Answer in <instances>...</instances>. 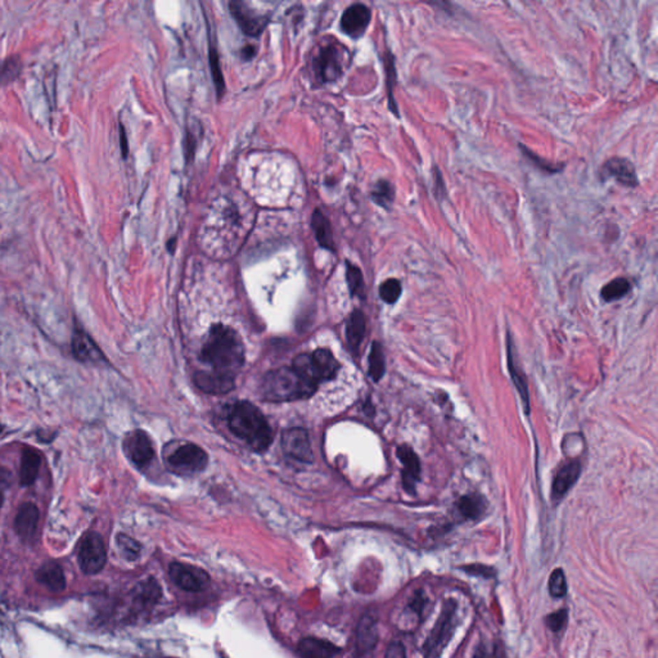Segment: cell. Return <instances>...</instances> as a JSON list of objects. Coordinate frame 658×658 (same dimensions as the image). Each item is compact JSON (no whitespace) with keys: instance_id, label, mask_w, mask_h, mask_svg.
I'll return each mask as SVG.
<instances>
[{"instance_id":"obj_7","label":"cell","mask_w":658,"mask_h":658,"mask_svg":"<svg viewBox=\"0 0 658 658\" xmlns=\"http://www.w3.org/2000/svg\"><path fill=\"white\" fill-rule=\"evenodd\" d=\"M78 562L81 572L85 575H96L105 569L107 549L103 538L98 532H89L81 540Z\"/></svg>"},{"instance_id":"obj_12","label":"cell","mask_w":658,"mask_h":658,"mask_svg":"<svg viewBox=\"0 0 658 658\" xmlns=\"http://www.w3.org/2000/svg\"><path fill=\"white\" fill-rule=\"evenodd\" d=\"M229 9L235 22L247 36L256 38L261 35V32L265 30L266 24H269V17L257 13L255 9L249 8L247 4L242 1H232L229 4Z\"/></svg>"},{"instance_id":"obj_14","label":"cell","mask_w":658,"mask_h":658,"mask_svg":"<svg viewBox=\"0 0 658 658\" xmlns=\"http://www.w3.org/2000/svg\"><path fill=\"white\" fill-rule=\"evenodd\" d=\"M599 177L602 180L615 179L618 183L629 188H635L639 185L633 162L624 157H612L606 161L599 170Z\"/></svg>"},{"instance_id":"obj_43","label":"cell","mask_w":658,"mask_h":658,"mask_svg":"<svg viewBox=\"0 0 658 658\" xmlns=\"http://www.w3.org/2000/svg\"><path fill=\"white\" fill-rule=\"evenodd\" d=\"M242 58L249 61V59H252L255 54H256V48L254 45H247L244 48L242 49Z\"/></svg>"},{"instance_id":"obj_26","label":"cell","mask_w":658,"mask_h":658,"mask_svg":"<svg viewBox=\"0 0 658 658\" xmlns=\"http://www.w3.org/2000/svg\"><path fill=\"white\" fill-rule=\"evenodd\" d=\"M365 329H367V326H365L364 314L361 313L360 310H355L351 314L347 327H346V337L353 351H358L359 346L361 345V341L365 335Z\"/></svg>"},{"instance_id":"obj_6","label":"cell","mask_w":658,"mask_h":658,"mask_svg":"<svg viewBox=\"0 0 658 658\" xmlns=\"http://www.w3.org/2000/svg\"><path fill=\"white\" fill-rule=\"evenodd\" d=\"M457 622V603L448 601L441 611L432 633L425 644V657L437 658L449 643Z\"/></svg>"},{"instance_id":"obj_36","label":"cell","mask_w":658,"mask_h":658,"mask_svg":"<svg viewBox=\"0 0 658 658\" xmlns=\"http://www.w3.org/2000/svg\"><path fill=\"white\" fill-rule=\"evenodd\" d=\"M402 283L397 279H387L379 287V296L387 304H395L402 295Z\"/></svg>"},{"instance_id":"obj_10","label":"cell","mask_w":658,"mask_h":658,"mask_svg":"<svg viewBox=\"0 0 658 658\" xmlns=\"http://www.w3.org/2000/svg\"><path fill=\"white\" fill-rule=\"evenodd\" d=\"M282 449L287 457L300 462L312 463L313 450L309 434L304 428H289L282 434Z\"/></svg>"},{"instance_id":"obj_5","label":"cell","mask_w":658,"mask_h":658,"mask_svg":"<svg viewBox=\"0 0 658 658\" xmlns=\"http://www.w3.org/2000/svg\"><path fill=\"white\" fill-rule=\"evenodd\" d=\"M165 465L177 476H193L209 465V455L196 444L182 442L165 454Z\"/></svg>"},{"instance_id":"obj_46","label":"cell","mask_w":658,"mask_h":658,"mask_svg":"<svg viewBox=\"0 0 658 658\" xmlns=\"http://www.w3.org/2000/svg\"><path fill=\"white\" fill-rule=\"evenodd\" d=\"M474 658H488V655H486L483 650H478V652L474 655Z\"/></svg>"},{"instance_id":"obj_42","label":"cell","mask_w":658,"mask_h":658,"mask_svg":"<svg viewBox=\"0 0 658 658\" xmlns=\"http://www.w3.org/2000/svg\"><path fill=\"white\" fill-rule=\"evenodd\" d=\"M385 658H407V652L402 643H391L386 650Z\"/></svg>"},{"instance_id":"obj_38","label":"cell","mask_w":658,"mask_h":658,"mask_svg":"<svg viewBox=\"0 0 658 658\" xmlns=\"http://www.w3.org/2000/svg\"><path fill=\"white\" fill-rule=\"evenodd\" d=\"M520 148H521L523 156H526V157L529 159V161L534 163V166H536V168L541 170V171H546V173H549V174H555V173H560V171L563 169V166L557 168V166H554L553 163H550V162H548V161L544 160V159L539 157L536 153L531 152L530 149L526 148V147H523V145H520Z\"/></svg>"},{"instance_id":"obj_41","label":"cell","mask_w":658,"mask_h":658,"mask_svg":"<svg viewBox=\"0 0 658 658\" xmlns=\"http://www.w3.org/2000/svg\"><path fill=\"white\" fill-rule=\"evenodd\" d=\"M196 147H197V139L193 136V131H188L187 133V138H185L184 142V149H185V160L187 162H189V160L192 161L193 156H194V151H196Z\"/></svg>"},{"instance_id":"obj_30","label":"cell","mask_w":658,"mask_h":658,"mask_svg":"<svg viewBox=\"0 0 658 658\" xmlns=\"http://www.w3.org/2000/svg\"><path fill=\"white\" fill-rule=\"evenodd\" d=\"M209 61L210 70H211V75H212V80H214L215 89H217V99H220V98H223L225 93L224 76H223V73H221L220 59H219L217 48H215V45H214L211 41H210L209 44Z\"/></svg>"},{"instance_id":"obj_28","label":"cell","mask_w":658,"mask_h":658,"mask_svg":"<svg viewBox=\"0 0 658 658\" xmlns=\"http://www.w3.org/2000/svg\"><path fill=\"white\" fill-rule=\"evenodd\" d=\"M370 198L374 203H377L379 207L388 210L395 201V188L388 180L381 179L373 185Z\"/></svg>"},{"instance_id":"obj_1","label":"cell","mask_w":658,"mask_h":658,"mask_svg":"<svg viewBox=\"0 0 658 658\" xmlns=\"http://www.w3.org/2000/svg\"><path fill=\"white\" fill-rule=\"evenodd\" d=\"M201 359L212 370L235 377L244 364V345L241 336L224 324H215L202 347Z\"/></svg>"},{"instance_id":"obj_13","label":"cell","mask_w":658,"mask_h":658,"mask_svg":"<svg viewBox=\"0 0 658 658\" xmlns=\"http://www.w3.org/2000/svg\"><path fill=\"white\" fill-rule=\"evenodd\" d=\"M370 18H372L370 9L365 4L356 3L345 9L339 21V26L342 32L347 36L353 39H359L367 31L370 24Z\"/></svg>"},{"instance_id":"obj_16","label":"cell","mask_w":658,"mask_h":658,"mask_svg":"<svg viewBox=\"0 0 658 658\" xmlns=\"http://www.w3.org/2000/svg\"><path fill=\"white\" fill-rule=\"evenodd\" d=\"M397 458L402 462V486L409 494L416 492V483L419 481L421 474V462L416 451L408 445H402L397 448Z\"/></svg>"},{"instance_id":"obj_24","label":"cell","mask_w":658,"mask_h":658,"mask_svg":"<svg viewBox=\"0 0 658 658\" xmlns=\"http://www.w3.org/2000/svg\"><path fill=\"white\" fill-rule=\"evenodd\" d=\"M312 228H313V232L315 234V240L321 244V249L335 252L336 244H335V240H333L332 226H330V223H329L327 217L319 209L315 210L313 212Z\"/></svg>"},{"instance_id":"obj_23","label":"cell","mask_w":658,"mask_h":658,"mask_svg":"<svg viewBox=\"0 0 658 658\" xmlns=\"http://www.w3.org/2000/svg\"><path fill=\"white\" fill-rule=\"evenodd\" d=\"M506 347H508V370H509L511 377H512V381H513L517 391L521 395L522 402H523V405H525L526 413L529 414V413H530V395H529V387H527V383H526V378H525L523 372H522L521 368L518 367V363H517V359H516V353H514V347L509 337H508V346H506Z\"/></svg>"},{"instance_id":"obj_32","label":"cell","mask_w":658,"mask_h":658,"mask_svg":"<svg viewBox=\"0 0 658 658\" xmlns=\"http://www.w3.org/2000/svg\"><path fill=\"white\" fill-rule=\"evenodd\" d=\"M630 289H631V284L627 278H616L603 287L602 298L607 302H612L627 296Z\"/></svg>"},{"instance_id":"obj_29","label":"cell","mask_w":658,"mask_h":658,"mask_svg":"<svg viewBox=\"0 0 658 658\" xmlns=\"http://www.w3.org/2000/svg\"><path fill=\"white\" fill-rule=\"evenodd\" d=\"M22 59L20 56H12L0 61V88L16 80L22 71Z\"/></svg>"},{"instance_id":"obj_25","label":"cell","mask_w":658,"mask_h":658,"mask_svg":"<svg viewBox=\"0 0 658 658\" xmlns=\"http://www.w3.org/2000/svg\"><path fill=\"white\" fill-rule=\"evenodd\" d=\"M41 457L38 451L32 449H24L21 458V468H20V483L21 486H30L36 481L39 469H41Z\"/></svg>"},{"instance_id":"obj_8","label":"cell","mask_w":658,"mask_h":658,"mask_svg":"<svg viewBox=\"0 0 658 658\" xmlns=\"http://www.w3.org/2000/svg\"><path fill=\"white\" fill-rule=\"evenodd\" d=\"M169 576L171 581L185 592L197 593L203 590L209 584L207 572L193 564L174 562L170 564Z\"/></svg>"},{"instance_id":"obj_9","label":"cell","mask_w":658,"mask_h":658,"mask_svg":"<svg viewBox=\"0 0 658 658\" xmlns=\"http://www.w3.org/2000/svg\"><path fill=\"white\" fill-rule=\"evenodd\" d=\"M314 70L323 82H333L344 73L342 52L337 44H329L314 58Z\"/></svg>"},{"instance_id":"obj_15","label":"cell","mask_w":658,"mask_h":658,"mask_svg":"<svg viewBox=\"0 0 658 658\" xmlns=\"http://www.w3.org/2000/svg\"><path fill=\"white\" fill-rule=\"evenodd\" d=\"M194 383L201 391L211 395L231 393L235 386L233 376L215 370L197 372L194 374Z\"/></svg>"},{"instance_id":"obj_39","label":"cell","mask_w":658,"mask_h":658,"mask_svg":"<svg viewBox=\"0 0 658 658\" xmlns=\"http://www.w3.org/2000/svg\"><path fill=\"white\" fill-rule=\"evenodd\" d=\"M567 622V611L561 610L558 612H554L546 617V625L552 631H560L562 630Z\"/></svg>"},{"instance_id":"obj_19","label":"cell","mask_w":658,"mask_h":658,"mask_svg":"<svg viewBox=\"0 0 658 658\" xmlns=\"http://www.w3.org/2000/svg\"><path fill=\"white\" fill-rule=\"evenodd\" d=\"M378 642L377 617L372 613H367L361 618L358 627L356 647L360 655H368L374 650Z\"/></svg>"},{"instance_id":"obj_18","label":"cell","mask_w":658,"mask_h":658,"mask_svg":"<svg viewBox=\"0 0 658 658\" xmlns=\"http://www.w3.org/2000/svg\"><path fill=\"white\" fill-rule=\"evenodd\" d=\"M581 474V465L578 460L569 462L557 472L552 485V498L560 502L569 492V490L576 483Z\"/></svg>"},{"instance_id":"obj_35","label":"cell","mask_w":658,"mask_h":658,"mask_svg":"<svg viewBox=\"0 0 658 658\" xmlns=\"http://www.w3.org/2000/svg\"><path fill=\"white\" fill-rule=\"evenodd\" d=\"M116 544L120 550L121 555L128 561H136L140 554V546L134 539L130 538L125 534H119L116 538Z\"/></svg>"},{"instance_id":"obj_31","label":"cell","mask_w":658,"mask_h":658,"mask_svg":"<svg viewBox=\"0 0 658 658\" xmlns=\"http://www.w3.org/2000/svg\"><path fill=\"white\" fill-rule=\"evenodd\" d=\"M385 67H386V81H387V94H388V105H390V110L391 112L399 117V108H397V105H396V101L393 98V87L396 84V68H395V59H393V53L391 52H387L385 57Z\"/></svg>"},{"instance_id":"obj_11","label":"cell","mask_w":658,"mask_h":658,"mask_svg":"<svg viewBox=\"0 0 658 658\" xmlns=\"http://www.w3.org/2000/svg\"><path fill=\"white\" fill-rule=\"evenodd\" d=\"M124 450L131 463L139 469L148 466L154 457L151 437L140 430H136L126 436L124 442Z\"/></svg>"},{"instance_id":"obj_40","label":"cell","mask_w":658,"mask_h":658,"mask_svg":"<svg viewBox=\"0 0 658 658\" xmlns=\"http://www.w3.org/2000/svg\"><path fill=\"white\" fill-rule=\"evenodd\" d=\"M434 197H436V200L442 201V200L446 197V188H445V183H444V177H442V174L440 173V170H439L437 166H434Z\"/></svg>"},{"instance_id":"obj_20","label":"cell","mask_w":658,"mask_h":658,"mask_svg":"<svg viewBox=\"0 0 658 658\" xmlns=\"http://www.w3.org/2000/svg\"><path fill=\"white\" fill-rule=\"evenodd\" d=\"M338 653L337 645L318 638H305L298 645V655L301 658H335Z\"/></svg>"},{"instance_id":"obj_17","label":"cell","mask_w":658,"mask_h":658,"mask_svg":"<svg viewBox=\"0 0 658 658\" xmlns=\"http://www.w3.org/2000/svg\"><path fill=\"white\" fill-rule=\"evenodd\" d=\"M39 518V509L34 503H24L20 506L15 520V530L18 538L24 541L31 540L38 529Z\"/></svg>"},{"instance_id":"obj_44","label":"cell","mask_w":658,"mask_h":658,"mask_svg":"<svg viewBox=\"0 0 658 658\" xmlns=\"http://www.w3.org/2000/svg\"><path fill=\"white\" fill-rule=\"evenodd\" d=\"M120 138H121V149H122V156H124V159H126V157H128V152H129L128 140H126V136H125V130H124V128H122V126H121Z\"/></svg>"},{"instance_id":"obj_27","label":"cell","mask_w":658,"mask_h":658,"mask_svg":"<svg viewBox=\"0 0 658 658\" xmlns=\"http://www.w3.org/2000/svg\"><path fill=\"white\" fill-rule=\"evenodd\" d=\"M458 509L467 520H478L486 509V502L480 495L471 494L460 498L458 502Z\"/></svg>"},{"instance_id":"obj_3","label":"cell","mask_w":658,"mask_h":658,"mask_svg":"<svg viewBox=\"0 0 658 658\" xmlns=\"http://www.w3.org/2000/svg\"><path fill=\"white\" fill-rule=\"evenodd\" d=\"M316 388L293 367H282L266 374L260 391L265 402H288L310 397Z\"/></svg>"},{"instance_id":"obj_22","label":"cell","mask_w":658,"mask_h":658,"mask_svg":"<svg viewBox=\"0 0 658 658\" xmlns=\"http://www.w3.org/2000/svg\"><path fill=\"white\" fill-rule=\"evenodd\" d=\"M73 351L80 361H99L103 359V353L98 349L94 341L89 337L84 330H75L73 337Z\"/></svg>"},{"instance_id":"obj_45","label":"cell","mask_w":658,"mask_h":658,"mask_svg":"<svg viewBox=\"0 0 658 658\" xmlns=\"http://www.w3.org/2000/svg\"><path fill=\"white\" fill-rule=\"evenodd\" d=\"M177 238H171V240L168 242V249H169V252H171V254H173V252H174V249H175V246H177Z\"/></svg>"},{"instance_id":"obj_34","label":"cell","mask_w":658,"mask_h":658,"mask_svg":"<svg viewBox=\"0 0 658 658\" xmlns=\"http://www.w3.org/2000/svg\"><path fill=\"white\" fill-rule=\"evenodd\" d=\"M346 281L353 296H361L364 292V278L360 269L346 261Z\"/></svg>"},{"instance_id":"obj_37","label":"cell","mask_w":658,"mask_h":658,"mask_svg":"<svg viewBox=\"0 0 658 658\" xmlns=\"http://www.w3.org/2000/svg\"><path fill=\"white\" fill-rule=\"evenodd\" d=\"M549 593L553 598H563L567 593V583L566 576L561 569H557L552 572L549 578Z\"/></svg>"},{"instance_id":"obj_33","label":"cell","mask_w":658,"mask_h":658,"mask_svg":"<svg viewBox=\"0 0 658 658\" xmlns=\"http://www.w3.org/2000/svg\"><path fill=\"white\" fill-rule=\"evenodd\" d=\"M386 370L385 355L382 351V347L374 342L372 345V350L370 353V376L373 381L378 382L381 378L383 377Z\"/></svg>"},{"instance_id":"obj_21","label":"cell","mask_w":658,"mask_h":658,"mask_svg":"<svg viewBox=\"0 0 658 658\" xmlns=\"http://www.w3.org/2000/svg\"><path fill=\"white\" fill-rule=\"evenodd\" d=\"M41 585L47 586L50 592L59 593L66 587V576L62 567L56 562H47L35 573Z\"/></svg>"},{"instance_id":"obj_47","label":"cell","mask_w":658,"mask_h":658,"mask_svg":"<svg viewBox=\"0 0 658 658\" xmlns=\"http://www.w3.org/2000/svg\"><path fill=\"white\" fill-rule=\"evenodd\" d=\"M1 506H3V495L0 494V508H1Z\"/></svg>"},{"instance_id":"obj_4","label":"cell","mask_w":658,"mask_h":658,"mask_svg":"<svg viewBox=\"0 0 658 658\" xmlns=\"http://www.w3.org/2000/svg\"><path fill=\"white\" fill-rule=\"evenodd\" d=\"M292 367L307 382L318 387L321 382L330 381L337 376L339 363L327 349H318L313 353L298 355Z\"/></svg>"},{"instance_id":"obj_2","label":"cell","mask_w":658,"mask_h":658,"mask_svg":"<svg viewBox=\"0 0 658 658\" xmlns=\"http://www.w3.org/2000/svg\"><path fill=\"white\" fill-rule=\"evenodd\" d=\"M229 428L255 451H264L273 441V431L264 414L249 402L234 404L228 414Z\"/></svg>"}]
</instances>
